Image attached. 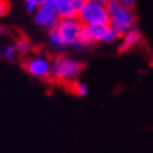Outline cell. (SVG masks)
Wrapping results in <instances>:
<instances>
[{"label": "cell", "mask_w": 153, "mask_h": 153, "mask_svg": "<svg viewBox=\"0 0 153 153\" xmlns=\"http://www.w3.org/2000/svg\"><path fill=\"white\" fill-rule=\"evenodd\" d=\"M142 41V34L138 28H132L126 34H124L121 37V44H120V52H126L132 49L134 47H136L139 42Z\"/></svg>", "instance_id": "cell-8"}, {"label": "cell", "mask_w": 153, "mask_h": 153, "mask_svg": "<svg viewBox=\"0 0 153 153\" xmlns=\"http://www.w3.org/2000/svg\"><path fill=\"white\" fill-rule=\"evenodd\" d=\"M14 48H16V52H17V53H20V55H27L28 52H30V49H31V45H30V42H28L25 38H21V39L17 41V44L14 45Z\"/></svg>", "instance_id": "cell-13"}, {"label": "cell", "mask_w": 153, "mask_h": 153, "mask_svg": "<svg viewBox=\"0 0 153 153\" xmlns=\"http://www.w3.org/2000/svg\"><path fill=\"white\" fill-rule=\"evenodd\" d=\"M84 28L87 30V33L90 34L91 39L94 44L97 42H102V44H112V42L118 41L120 38L108 24H93V25H84Z\"/></svg>", "instance_id": "cell-7"}, {"label": "cell", "mask_w": 153, "mask_h": 153, "mask_svg": "<svg viewBox=\"0 0 153 153\" xmlns=\"http://www.w3.org/2000/svg\"><path fill=\"white\" fill-rule=\"evenodd\" d=\"M53 3H55V10L59 16V19L77 17V13H76L70 0H53Z\"/></svg>", "instance_id": "cell-9"}, {"label": "cell", "mask_w": 153, "mask_h": 153, "mask_svg": "<svg viewBox=\"0 0 153 153\" xmlns=\"http://www.w3.org/2000/svg\"><path fill=\"white\" fill-rule=\"evenodd\" d=\"M48 44H49V47L52 48V51H55V52H60L66 48L63 41L60 39L59 34L56 33L55 30H53V31H49V34H48Z\"/></svg>", "instance_id": "cell-10"}, {"label": "cell", "mask_w": 153, "mask_h": 153, "mask_svg": "<svg viewBox=\"0 0 153 153\" xmlns=\"http://www.w3.org/2000/svg\"><path fill=\"white\" fill-rule=\"evenodd\" d=\"M59 16L55 10V3L53 0H45V3L39 6L37 11L34 13V23L37 24L38 27L49 31L56 30L58 24H59Z\"/></svg>", "instance_id": "cell-4"}, {"label": "cell", "mask_w": 153, "mask_h": 153, "mask_svg": "<svg viewBox=\"0 0 153 153\" xmlns=\"http://www.w3.org/2000/svg\"><path fill=\"white\" fill-rule=\"evenodd\" d=\"M115 1H118L121 6H124V7H126V9H134L135 7V0H115Z\"/></svg>", "instance_id": "cell-18"}, {"label": "cell", "mask_w": 153, "mask_h": 153, "mask_svg": "<svg viewBox=\"0 0 153 153\" xmlns=\"http://www.w3.org/2000/svg\"><path fill=\"white\" fill-rule=\"evenodd\" d=\"M77 42H79V44L84 48V49H87V48H90V47H93V45H94V41L91 39L90 34L87 33V30L84 28V25H83L82 33H80V35H79V39H77Z\"/></svg>", "instance_id": "cell-11"}, {"label": "cell", "mask_w": 153, "mask_h": 153, "mask_svg": "<svg viewBox=\"0 0 153 153\" xmlns=\"http://www.w3.org/2000/svg\"><path fill=\"white\" fill-rule=\"evenodd\" d=\"M16 55H17V52H16V48H14V45H9V47H6L4 49H3V58H4L6 60H13L14 58H16Z\"/></svg>", "instance_id": "cell-14"}, {"label": "cell", "mask_w": 153, "mask_h": 153, "mask_svg": "<svg viewBox=\"0 0 153 153\" xmlns=\"http://www.w3.org/2000/svg\"><path fill=\"white\" fill-rule=\"evenodd\" d=\"M24 68L33 77L41 80H48L51 77V59L44 55H34L28 58Z\"/></svg>", "instance_id": "cell-6"}, {"label": "cell", "mask_w": 153, "mask_h": 153, "mask_svg": "<svg viewBox=\"0 0 153 153\" xmlns=\"http://www.w3.org/2000/svg\"><path fill=\"white\" fill-rule=\"evenodd\" d=\"M72 88H73V93L79 97H86L88 94V87L86 86V83L83 82H74L73 84H70Z\"/></svg>", "instance_id": "cell-12"}, {"label": "cell", "mask_w": 153, "mask_h": 153, "mask_svg": "<svg viewBox=\"0 0 153 153\" xmlns=\"http://www.w3.org/2000/svg\"><path fill=\"white\" fill-rule=\"evenodd\" d=\"M77 19L83 25L93 24H108V11L107 6L96 3L93 0H87L86 4L77 13Z\"/></svg>", "instance_id": "cell-3"}, {"label": "cell", "mask_w": 153, "mask_h": 153, "mask_svg": "<svg viewBox=\"0 0 153 153\" xmlns=\"http://www.w3.org/2000/svg\"><path fill=\"white\" fill-rule=\"evenodd\" d=\"M93 1H96V3H100V4L107 6L108 3H111V1H115V0H93Z\"/></svg>", "instance_id": "cell-19"}, {"label": "cell", "mask_w": 153, "mask_h": 153, "mask_svg": "<svg viewBox=\"0 0 153 153\" xmlns=\"http://www.w3.org/2000/svg\"><path fill=\"white\" fill-rule=\"evenodd\" d=\"M107 11H108V25L118 35L120 39L124 34L135 28L136 17L134 10L121 6L118 1H111L107 4Z\"/></svg>", "instance_id": "cell-2"}, {"label": "cell", "mask_w": 153, "mask_h": 153, "mask_svg": "<svg viewBox=\"0 0 153 153\" xmlns=\"http://www.w3.org/2000/svg\"><path fill=\"white\" fill-rule=\"evenodd\" d=\"M82 30H83V24L79 21V19L77 17H70V19H60L55 31L59 34V37L63 41L65 47L72 48L79 39Z\"/></svg>", "instance_id": "cell-5"}, {"label": "cell", "mask_w": 153, "mask_h": 153, "mask_svg": "<svg viewBox=\"0 0 153 153\" xmlns=\"http://www.w3.org/2000/svg\"><path fill=\"white\" fill-rule=\"evenodd\" d=\"M25 9H27L28 13H35L38 9V6L34 3V1H31V0H25Z\"/></svg>", "instance_id": "cell-16"}, {"label": "cell", "mask_w": 153, "mask_h": 153, "mask_svg": "<svg viewBox=\"0 0 153 153\" xmlns=\"http://www.w3.org/2000/svg\"><path fill=\"white\" fill-rule=\"evenodd\" d=\"M3 33V27H1V25H0V34Z\"/></svg>", "instance_id": "cell-22"}, {"label": "cell", "mask_w": 153, "mask_h": 153, "mask_svg": "<svg viewBox=\"0 0 153 153\" xmlns=\"http://www.w3.org/2000/svg\"><path fill=\"white\" fill-rule=\"evenodd\" d=\"M31 1H34V3H35V4H37L38 7H39V6H42L44 3H45V0H31Z\"/></svg>", "instance_id": "cell-20"}, {"label": "cell", "mask_w": 153, "mask_h": 153, "mask_svg": "<svg viewBox=\"0 0 153 153\" xmlns=\"http://www.w3.org/2000/svg\"><path fill=\"white\" fill-rule=\"evenodd\" d=\"M84 65L80 60L69 55L59 53L55 59L51 60V77L53 82L62 84H73L77 82Z\"/></svg>", "instance_id": "cell-1"}, {"label": "cell", "mask_w": 153, "mask_h": 153, "mask_svg": "<svg viewBox=\"0 0 153 153\" xmlns=\"http://www.w3.org/2000/svg\"><path fill=\"white\" fill-rule=\"evenodd\" d=\"M9 11V0H0V17L6 16Z\"/></svg>", "instance_id": "cell-15"}, {"label": "cell", "mask_w": 153, "mask_h": 153, "mask_svg": "<svg viewBox=\"0 0 153 153\" xmlns=\"http://www.w3.org/2000/svg\"><path fill=\"white\" fill-rule=\"evenodd\" d=\"M70 1H72V4H73L76 13H79L80 10H82V7L86 4V1H87V0H70Z\"/></svg>", "instance_id": "cell-17"}, {"label": "cell", "mask_w": 153, "mask_h": 153, "mask_svg": "<svg viewBox=\"0 0 153 153\" xmlns=\"http://www.w3.org/2000/svg\"><path fill=\"white\" fill-rule=\"evenodd\" d=\"M3 49H4V48H3V47H1V45H0V56L3 55Z\"/></svg>", "instance_id": "cell-21"}]
</instances>
